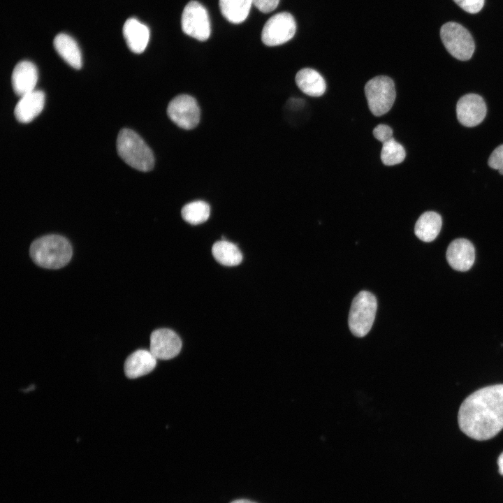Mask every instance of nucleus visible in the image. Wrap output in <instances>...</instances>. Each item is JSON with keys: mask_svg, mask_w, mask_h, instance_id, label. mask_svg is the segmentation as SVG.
<instances>
[{"mask_svg": "<svg viewBox=\"0 0 503 503\" xmlns=\"http://www.w3.org/2000/svg\"><path fill=\"white\" fill-rule=\"evenodd\" d=\"M446 260L455 270L465 272L469 270L475 260V250L472 242L464 238L455 239L446 250Z\"/></svg>", "mask_w": 503, "mask_h": 503, "instance_id": "obj_12", "label": "nucleus"}, {"mask_svg": "<svg viewBox=\"0 0 503 503\" xmlns=\"http://www.w3.org/2000/svg\"><path fill=\"white\" fill-rule=\"evenodd\" d=\"M296 82L303 93L310 96H320L326 91L324 78L312 68H305L300 70L296 75Z\"/></svg>", "mask_w": 503, "mask_h": 503, "instance_id": "obj_18", "label": "nucleus"}, {"mask_svg": "<svg viewBox=\"0 0 503 503\" xmlns=\"http://www.w3.org/2000/svg\"><path fill=\"white\" fill-rule=\"evenodd\" d=\"M253 0H219L223 16L235 24L242 22L247 17Z\"/></svg>", "mask_w": 503, "mask_h": 503, "instance_id": "obj_21", "label": "nucleus"}, {"mask_svg": "<svg viewBox=\"0 0 503 503\" xmlns=\"http://www.w3.org/2000/svg\"><path fill=\"white\" fill-rule=\"evenodd\" d=\"M377 308V299L370 292L362 291L355 296L348 319L349 329L353 335L362 337L369 333L375 319Z\"/></svg>", "mask_w": 503, "mask_h": 503, "instance_id": "obj_4", "label": "nucleus"}, {"mask_svg": "<svg viewBox=\"0 0 503 503\" xmlns=\"http://www.w3.org/2000/svg\"><path fill=\"white\" fill-rule=\"evenodd\" d=\"M497 465L500 474L503 476V452L498 458Z\"/></svg>", "mask_w": 503, "mask_h": 503, "instance_id": "obj_28", "label": "nucleus"}, {"mask_svg": "<svg viewBox=\"0 0 503 503\" xmlns=\"http://www.w3.org/2000/svg\"><path fill=\"white\" fill-rule=\"evenodd\" d=\"M29 254L37 265L47 269H59L70 261L73 250L65 237L50 234L33 241Z\"/></svg>", "mask_w": 503, "mask_h": 503, "instance_id": "obj_2", "label": "nucleus"}, {"mask_svg": "<svg viewBox=\"0 0 503 503\" xmlns=\"http://www.w3.org/2000/svg\"><path fill=\"white\" fill-rule=\"evenodd\" d=\"M442 225L441 216L435 212L423 213L414 227V233L418 238L426 242L434 240L439 235Z\"/></svg>", "mask_w": 503, "mask_h": 503, "instance_id": "obj_19", "label": "nucleus"}, {"mask_svg": "<svg viewBox=\"0 0 503 503\" xmlns=\"http://www.w3.org/2000/svg\"><path fill=\"white\" fill-rule=\"evenodd\" d=\"M488 163L490 168L497 170L501 175H503V144L493 150Z\"/></svg>", "mask_w": 503, "mask_h": 503, "instance_id": "obj_24", "label": "nucleus"}, {"mask_svg": "<svg viewBox=\"0 0 503 503\" xmlns=\"http://www.w3.org/2000/svg\"><path fill=\"white\" fill-rule=\"evenodd\" d=\"M462 9L469 13L479 12L484 4V0H453Z\"/></svg>", "mask_w": 503, "mask_h": 503, "instance_id": "obj_25", "label": "nucleus"}, {"mask_svg": "<svg viewBox=\"0 0 503 503\" xmlns=\"http://www.w3.org/2000/svg\"><path fill=\"white\" fill-rule=\"evenodd\" d=\"M14 92L20 97L33 92L38 81V70L29 61H21L15 66L12 77Z\"/></svg>", "mask_w": 503, "mask_h": 503, "instance_id": "obj_13", "label": "nucleus"}, {"mask_svg": "<svg viewBox=\"0 0 503 503\" xmlns=\"http://www.w3.org/2000/svg\"><path fill=\"white\" fill-rule=\"evenodd\" d=\"M487 112L483 99L476 94L462 96L456 105V115L459 122L467 127L479 125L484 119Z\"/></svg>", "mask_w": 503, "mask_h": 503, "instance_id": "obj_10", "label": "nucleus"}, {"mask_svg": "<svg viewBox=\"0 0 503 503\" xmlns=\"http://www.w3.org/2000/svg\"><path fill=\"white\" fill-rule=\"evenodd\" d=\"M182 29L187 35L198 41H206L210 35V23L205 8L196 1L184 7L181 19Z\"/></svg>", "mask_w": 503, "mask_h": 503, "instance_id": "obj_7", "label": "nucleus"}, {"mask_svg": "<svg viewBox=\"0 0 503 503\" xmlns=\"http://www.w3.org/2000/svg\"><path fill=\"white\" fill-rule=\"evenodd\" d=\"M45 99V94L41 90H34L21 96L14 110L16 119L21 123L31 122L43 110Z\"/></svg>", "mask_w": 503, "mask_h": 503, "instance_id": "obj_14", "label": "nucleus"}, {"mask_svg": "<svg viewBox=\"0 0 503 503\" xmlns=\"http://www.w3.org/2000/svg\"><path fill=\"white\" fill-rule=\"evenodd\" d=\"M212 254L218 263L225 266L238 265L242 260L238 247L226 240L216 242L212 247Z\"/></svg>", "mask_w": 503, "mask_h": 503, "instance_id": "obj_20", "label": "nucleus"}, {"mask_svg": "<svg viewBox=\"0 0 503 503\" xmlns=\"http://www.w3.org/2000/svg\"><path fill=\"white\" fill-rule=\"evenodd\" d=\"M117 150L128 165L138 170L147 172L154 168V158L151 149L133 130H120L117 139Z\"/></svg>", "mask_w": 503, "mask_h": 503, "instance_id": "obj_3", "label": "nucleus"}, {"mask_svg": "<svg viewBox=\"0 0 503 503\" xmlns=\"http://www.w3.org/2000/svg\"><path fill=\"white\" fill-rule=\"evenodd\" d=\"M440 36L447 51L455 58L467 61L474 52L473 38L467 29L461 24L449 22L442 25Z\"/></svg>", "mask_w": 503, "mask_h": 503, "instance_id": "obj_6", "label": "nucleus"}, {"mask_svg": "<svg viewBox=\"0 0 503 503\" xmlns=\"http://www.w3.org/2000/svg\"><path fill=\"white\" fill-rule=\"evenodd\" d=\"M181 348V339L170 329L159 328L151 333L150 351L156 359H171L178 355Z\"/></svg>", "mask_w": 503, "mask_h": 503, "instance_id": "obj_11", "label": "nucleus"}, {"mask_svg": "<svg viewBox=\"0 0 503 503\" xmlns=\"http://www.w3.org/2000/svg\"><path fill=\"white\" fill-rule=\"evenodd\" d=\"M181 214L185 221L190 224L197 225L208 219L210 207L203 201H195L186 204L182 207Z\"/></svg>", "mask_w": 503, "mask_h": 503, "instance_id": "obj_22", "label": "nucleus"}, {"mask_svg": "<svg viewBox=\"0 0 503 503\" xmlns=\"http://www.w3.org/2000/svg\"><path fill=\"white\" fill-rule=\"evenodd\" d=\"M156 360L150 351L138 349L131 353L124 362L125 375L129 379L146 375L155 368Z\"/></svg>", "mask_w": 503, "mask_h": 503, "instance_id": "obj_15", "label": "nucleus"}, {"mask_svg": "<svg viewBox=\"0 0 503 503\" xmlns=\"http://www.w3.org/2000/svg\"><path fill=\"white\" fill-rule=\"evenodd\" d=\"M459 428L469 437L488 440L503 429V384L480 388L461 404L458 414Z\"/></svg>", "mask_w": 503, "mask_h": 503, "instance_id": "obj_1", "label": "nucleus"}, {"mask_svg": "<svg viewBox=\"0 0 503 503\" xmlns=\"http://www.w3.org/2000/svg\"><path fill=\"white\" fill-rule=\"evenodd\" d=\"M53 44L57 52L71 66L76 69L82 67L81 52L72 37L64 33L59 34L55 36Z\"/></svg>", "mask_w": 503, "mask_h": 503, "instance_id": "obj_17", "label": "nucleus"}, {"mask_svg": "<svg viewBox=\"0 0 503 503\" xmlns=\"http://www.w3.org/2000/svg\"><path fill=\"white\" fill-rule=\"evenodd\" d=\"M365 94L371 112L375 116L383 115L391 110L395 100L394 82L388 76H376L365 84Z\"/></svg>", "mask_w": 503, "mask_h": 503, "instance_id": "obj_5", "label": "nucleus"}, {"mask_svg": "<svg viewBox=\"0 0 503 503\" xmlns=\"http://www.w3.org/2000/svg\"><path fill=\"white\" fill-rule=\"evenodd\" d=\"M167 114L179 127L192 129L200 121V108L196 100L190 95L180 94L170 101Z\"/></svg>", "mask_w": 503, "mask_h": 503, "instance_id": "obj_9", "label": "nucleus"}, {"mask_svg": "<svg viewBox=\"0 0 503 503\" xmlns=\"http://www.w3.org/2000/svg\"><path fill=\"white\" fill-rule=\"evenodd\" d=\"M123 35L128 48L136 54L144 52L150 40L149 28L133 17L125 22L123 26Z\"/></svg>", "mask_w": 503, "mask_h": 503, "instance_id": "obj_16", "label": "nucleus"}, {"mask_svg": "<svg viewBox=\"0 0 503 503\" xmlns=\"http://www.w3.org/2000/svg\"><path fill=\"white\" fill-rule=\"evenodd\" d=\"M296 23L293 15L282 12L272 16L265 24L261 40L268 46L282 45L290 41L295 35Z\"/></svg>", "mask_w": 503, "mask_h": 503, "instance_id": "obj_8", "label": "nucleus"}, {"mask_svg": "<svg viewBox=\"0 0 503 503\" xmlns=\"http://www.w3.org/2000/svg\"><path fill=\"white\" fill-rule=\"evenodd\" d=\"M406 152L403 146L393 138L384 143L381 152V159L386 166H394L402 162Z\"/></svg>", "mask_w": 503, "mask_h": 503, "instance_id": "obj_23", "label": "nucleus"}, {"mask_svg": "<svg viewBox=\"0 0 503 503\" xmlns=\"http://www.w3.org/2000/svg\"><path fill=\"white\" fill-rule=\"evenodd\" d=\"M279 0H253V4L261 12L267 13L274 10Z\"/></svg>", "mask_w": 503, "mask_h": 503, "instance_id": "obj_27", "label": "nucleus"}, {"mask_svg": "<svg viewBox=\"0 0 503 503\" xmlns=\"http://www.w3.org/2000/svg\"><path fill=\"white\" fill-rule=\"evenodd\" d=\"M231 503H255L254 502L247 500H237L231 502Z\"/></svg>", "mask_w": 503, "mask_h": 503, "instance_id": "obj_29", "label": "nucleus"}, {"mask_svg": "<svg viewBox=\"0 0 503 503\" xmlns=\"http://www.w3.org/2000/svg\"><path fill=\"white\" fill-rule=\"evenodd\" d=\"M373 135L376 139L382 143L393 138L392 129L389 126L384 124L377 125L373 129Z\"/></svg>", "mask_w": 503, "mask_h": 503, "instance_id": "obj_26", "label": "nucleus"}]
</instances>
